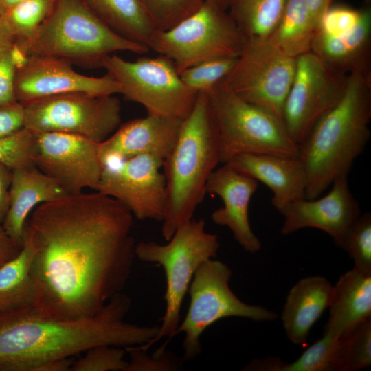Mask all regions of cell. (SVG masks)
Instances as JSON below:
<instances>
[{
	"label": "cell",
	"instance_id": "1",
	"mask_svg": "<svg viewBox=\"0 0 371 371\" xmlns=\"http://www.w3.org/2000/svg\"><path fill=\"white\" fill-rule=\"evenodd\" d=\"M133 216L98 191L67 194L32 212L23 242L32 249L37 315L92 317L122 292L135 258Z\"/></svg>",
	"mask_w": 371,
	"mask_h": 371
},
{
	"label": "cell",
	"instance_id": "2",
	"mask_svg": "<svg viewBox=\"0 0 371 371\" xmlns=\"http://www.w3.org/2000/svg\"><path fill=\"white\" fill-rule=\"evenodd\" d=\"M131 300L120 292L92 317L57 319L37 314L0 317V371H38L55 360L73 358L99 345H146L159 326L124 321Z\"/></svg>",
	"mask_w": 371,
	"mask_h": 371
},
{
	"label": "cell",
	"instance_id": "3",
	"mask_svg": "<svg viewBox=\"0 0 371 371\" xmlns=\"http://www.w3.org/2000/svg\"><path fill=\"white\" fill-rule=\"evenodd\" d=\"M371 75L350 74L340 102L299 145L306 173V199H314L348 175L370 137Z\"/></svg>",
	"mask_w": 371,
	"mask_h": 371
},
{
	"label": "cell",
	"instance_id": "4",
	"mask_svg": "<svg viewBox=\"0 0 371 371\" xmlns=\"http://www.w3.org/2000/svg\"><path fill=\"white\" fill-rule=\"evenodd\" d=\"M220 163L218 127L209 96L201 92L183 120L176 143L163 164L166 203L161 235L166 241L181 224L193 218L206 194L207 181Z\"/></svg>",
	"mask_w": 371,
	"mask_h": 371
},
{
	"label": "cell",
	"instance_id": "5",
	"mask_svg": "<svg viewBox=\"0 0 371 371\" xmlns=\"http://www.w3.org/2000/svg\"><path fill=\"white\" fill-rule=\"evenodd\" d=\"M16 43L27 56L54 57L91 67H100L104 58L117 52L150 51L115 32L83 0H56L32 38Z\"/></svg>",
	"mask_w": 371,
	"mask_h": 371
},
{
	"label": "cell",
	"instance_id": "6",
	"mask_svg": "<svg viewBox=\"0 0 371 371\" xmlns=\"http://www.w3.org/2000/svg\"><path fill=\"white\" fill-rule=\"evenodd\" d=\"M166 244L155 241L140 242L135 245V257L139 260L156 263L164 269L166 289L164 295L166 310L161 325L155 339L146 346L148 348L164 337L166 346L175 337L180 324L182 303L193 276L205 261L215 258L220 247L217 235L205 231L203 219L190 220L181 224Z\"/></svg>",
	"mask_w": 371,
	"mask_h": 371
},
{
	"label": "cell",
	"instance_id": "7",
	"mask_svg": "<svg viewBox=\"0 0 371 371\" xmlns=\"http://www.w3.org/2000/svg\"><path fill=\"white\" fill-rule=\"evenodd\" d=\"M207 95L219 133L221 164L243 153L298 157L299 146L279 118L240 98L222 81Z\"/></svg>",
	"mask_w": 371,
	"mask_h": 371
},
{
	"label": "cell",
	"instance_id": "8",
	"mask_svg": "<svg viewBox=\"0 0 371 371\" xmlns=\"http://www.w3.org/2000/svg\"><path fill=\"white\" fill-rule=\"evenodd\" d=\"M246 39L225 8L216 0H205L174 27L157 31L149 49L169 58L180 74L204 60L238 57Z\"/></svg>",
	"mask_w": 371,
	"mask_h": 371
},
{
	"label": "cell",
	"instance_id": "9",
	"mask_svg": "<svg viewBox=\"0 0 371 371\" xmlns=\"http://www.w3.org/2000/svg\"><path fill=\"white\" fill-rule=\"evenodd\" d=\"M232 275V269L215 258L203 262L195 272L188 291V312L175 333V336L184 333L183 357L186 361L201 352V336L220 319L237 317L264 322L277 318L272 311L241 301L229 287Z\"/></svg>",
	"mask_w": 371,
	"mask_h": 371
},
{
	"label": "cell",
	"instance_id": "10",
	"mask_svg": "<svg viewBox=\"0 0 371 371\" xmlns=\"http://www.w3.org/2000/svg\"><path fill=\"white\" fill-rule=\"evenodd\" d=\"M100 67L119 84L121 94L142 105L148 114L184 120L194 105L198 93L186 86L165 56L129 61L112 54L102 60Z\"/></svg>",
	"mask_w": 371,
	"mask_h": 371
},
{
	"label": "cell",
	"instance_id": "11",
	"mask_svg": "<svg viewBox=\"0 0 371 371\" xmlns=\"http://www.w3.org/2000/svg\"><path fill=\"white\" fill-rule=\"evenodd\" d=\"M295 66L296 58L284 54L267 38H247L235 65L222 82L240 98L283 122Z\"/></svg>",
	"mask_w": 371,
	"mask_h": 371
},
{
	"label": "cell",
	"instance_id": "12",
	"mask_svg": "<svg viewBox=\"0 0 371 371\" xmlns=\"http://www.w3.org/2000/svg\"><path fill=\"white\" fill-rule=\"evenodd\" d=\"M23 104L24 128L34 133H70L100 143L118 128L121 121L120 102L114 95L65 93Z\"/></svg>",
	"mask_w": 371,
	"mask_h": 371
},
{
	"label": "cell",
	"instance_id": "13",
	"mask_svg": "<svg viewBox=\"0 0 371 371\" xmlns=\"http://www.w3.org/2000/svg\"><path fill=\"white\" fill-rule=\"evenodd\" d=\"M347 79V75L329 67L311 51L296 58L283 122L298 146L317 122L340 102Z\"/></svg>",
	"mask_w": 371,
	"mask_h": 371
},
{
	"label": "cell",
	"instance_id": "14",
	"mask_svg": "<svg viewBox=\"0 0 371 371\" xmlns=\"http://www.w3.org/2000/svg\"><path fill=\"white\" fill-rule=\"evenodd\" d=\"M164 160L139 155L103 167L95 189L127 207L139 220L162 221L166 203Z\"/></svg>",
	"mask_w": 371,
	"mask_h": 371
},
{
	"label": "cell",
	"instance_id": "15",
	"mask_svg": "<svg viewBox=\"0 0 371 371\" xmlns=\"http://www.w3.org/2000/svg\"><path fill=\"white\" fill-rule=\"evenodd\" d=\"M32 159L36 168L68 194L95 190L103 170L98 143L70 133H35Z\"/></svg>",
	"mask_w": 371,
	"mask_h": 371
},
{
	"label": "cell",
	"instance_id": "16",
	"mask_svg": "<svg viewBox=\"0 0 371 371\" xmlns=\"http://www.w3.org/2000/svg\"><path fill=\"white\" fill-rule=\"evenodd\" d=\"M71 93L104 96L120 93L121 89L108 74L101 77L85 76L76 71L71 63L54 57L30 56L17 69L15 95L23 104Z\"/></svg>",
	"mask_w": 371,
	"mask_h": 371
},
{
	"label": "cell",
	"instance_id": "17",
	"mask_svg": "<svg viewBox=\"0 0 371 371\" xmlns=\"http://www.w3.org/2000/svg\"><path fill=\"white\" fill-rule=\"evenodd\" d=\"M348 177L335 179L330 191L322 197L295 200L279 210L284 217L281 233L288 235L301 229L315 228L327 233L337 245L361 214L359 204L350 190Z\"/></svg>",
	"mask_w": 371,
	"mask_h": 371
},
{
	"label": "cell",
	"instance_id": "18",
	"mask_svg": "<svg viewBox=\"0 0 371 371\" xmlns=\"http://www.w3.org/2000/svg\"><path fill=\"white\" fill-rule=\"evenodd\" d=\"M183 120L147 114L119 126L105 140L98 143L102 166L139 155L165 160L177 139Z\"/></svg>",
	"mask_w": 371,
	"mask_h": 371
},
{
	"label": "cell",
	"instance_id": "19",
	"mask_svg": "<svg viewBox=\"0 0 371 371\" xmlns=\"http://www.w3.org/2000/svg\"><path fill=\"white\" fill-rule=\"evenodd\" d=\"M258 186L255 179L225 163L212 172L205 187L206 193L218 196L223 204L212 213V221L229 229L238 243L251 254L262 246L249 219L250 200Z\"/></svg>",
	"mask_w": 371,
	"mask_h": 371
},
{
	"label": "cell",
	"instance_id": "20",
	"mask_svg": "<svg viewBox=\"0 0 371 371\" xmlns=\"http://www.w3.org/2000/svg\"><path fill=\"white\" fill-rule=\"evenodd\" d=\"M227 164L265 184L272 192L271 203L278 210L306 198V173L298 157L268 153H243Z\"/></svg>",
	"mask_w": 371,
	"mask_h": 371
},
{
	"label": "cell",
	"instance_id": "21",
	"mask_svg": "<svg viewBox=\"0 0 371 371\" xmlns=\"http://www.w3.org/2000/svg\"><path fill=\"white\" fill-rule=\"evenodd\" d=\"M357 24L346 33L332 35L317 29L311 52L333 69L349 75H371V0L359 8Z\"/></svg>",
	"mask_w": 371,
	"mask_h": 371
},
{
	"label": "cell",
	"instance_id": "22",
	"mask_svg": "<svg viewBox=\"0 0 371 371\" xmlns=\"http://www.w3.org/2000/svg\"><path fill=\"white\" fill-rule=\"evenodd\" d=\"M68 194L54 179L32 169L12 170L9 207L1 225L7 235L23 245L26 221L39 205Z\"/></svg>",
	"mask_w": 371,
	"mask_h": 371
},
{
	"label": "cell",
	"instance_id": "23",
	"mask_svg": "<svg viewBox=\"0 0 371 371\" xmlns=\"http://www.w3.org/2000/svg\"><path fill=\"white\" fill-rule=\"evenodd\" d=\"M333 291V286L322 276L302 278L291 289L281 315L291 342H306L311 328L329 307Z\"/></svg>",
	"mask_w": 371,
	"mask_h": 371
},
{
	"label": "cell",
	"instance_id": "24",
	"mask_svg": "<svg viewBox=\"0 0 371 371\" xmlns=\"http://www.w3.org/2000/svg\"><path fill=\"white\" fill-rule=\"evenodd\" d=\"M330 314L324 333L340 337L371 317V273L355 268L341 274L333 286Z\"/></svg>",
	"mask_w": 371,
	"mask_h": 371
},
{
	"label": "cell",
	"instance_id": "25",
	"mask_svg": "<svg viewBox=\"0 0 371 371\" xmlns=\"http://www.w3.org/2000/svg\"><path fill=\"white\" fill-rule=\"evenodd\" d=\"M83 1L117 34L149 48L157 30L143 0Z\"/></svg>",
	"mask_w": 371,
	"mask_h": 371
},
{
	"label": "cell",
	"instance_id": "26",
	"mask_svg": "<svg viewBox=\"0 0 371 371\" xmlns=\"http://www.w3.org/2000/svg\"><path fill=\"white\" fill-rule=\"evenodd\" d=\"M31 259L32 249L23 241L18 255L0 267V317L36 314Z\"/></svg>",
	"mask_w": 371,
	"mask_h": 371
},
{
	"label": "cell",
	"instance_id": "27",
	"mask_svg": "<svg viewBox=\"0 0 371 371\" xmlns=\"http://www.w3.org/2000/svg\"><path fill=\"white\" fill-rule=\"evenodd\" d=\"M317 29L305 0H286L267 38L284 54L296 58L311 51Z\"/></svg>",
	"mask_w": 371,
	"mask_h": 371
},
{
	"label": "cell",
	"instance_id": "28",
	"mask_svg": "<svg viewBox=\"0 0 371 371\" xmlns=\"http://www.w3.org/2000/svg\"><path fill=\"white\" fill-rule=\"evenodd\" d=\"M340 337L323 334L294 361L285 363L277 357L254 359L245 367L252 371H339Z\"/></svg>",
	"mask_w": 371,
	"mask_h": 371
},
{
	"label": "cell",
	"instance_id": "29",
	"mask_svg": "<svg viewBox=\"0 0 371 371\" xmlns=\"http://www.w3.org/2000/svg\"><path fill=\"white\" fill-rule=\"evenodd\" d=\"M286 0H227V10L246 38H267Z\"/></svg>",
	"mask_w": 371,
	"mask_h": 371
},
{
	"label": "cell",
	"instance_id": "30",
	"mask_svg": "<svg viewBox=\"0 0 371 371\" xmlns=\"http://www.w3.org/2000/svg\"><path fill=\"white\" fill-rule=\"evenodd\" d=\"M56 0H23L2 12L8 27L22 43L34 34L52 10Z\"/></svg>",
	"mask_w": 371,
	"mask_h": 371
},
{
	"label": "cell",
	"instance_id": "31",
	"mask_svg": "<svg viewBox=\"0 0 371 371\" xmlns=\"http://www.w3.org/2000/svg\"><path fill=\"white\" fill-rule=\"evenodd\" d=\"M371 365V317L340 337L339 371H359Z\"/></svg>",
	"mask_w": 371,
	"mask_h": 371
},
{
	"label": "cell",
	"instance_id": "32",
	"mask_svg": "<svg viewBox=\"0 0 371 371\" xmlns=\"http://www.w3.org/2000/svg\"><path fill=\"white\" fill-rule=\"evenodd\" d=\"M337 246L345 250L353 260V268L371 273V214H361Z\"/></svg>",
	"mask_w": 371,
	"mask_h": 371
},
{
	"label": "cell",
	"instance_id": "33",
	"mask_svg": "<svg viewBox=\"0 0 371 371\" xmlns=\"http://www.w3.org/2000/svg\"><path fill=\"white\" fill-rule=\"evenodd\" d=\"M236 60L237 57H221L204 60L182 71L180 77L192 91L207 93L227 76Z\"/></svg>",
	"mask_w": 371,
	"mask_h": 371
},
{
	"label": "cell",
	"instance_id": "34",
	"mask_svg": "<svg viewBox=\"0 0 371 371\" xmlns=\"http://www.w3.org/2000/svg\"><path fill=\"white\" fill-rule=\"evenodd\" d=\"M157 31H165L196 12L205 0H143Z\"/></svg>",
	"mask_w": 371,
	"mask_h": 371
},
{
	"label": "cell",
	"instance_id": "35",
	"mask_svg": "<svg viewBox=\"0 0 371 371\" xmlns=\"http://www.w3.org/2000/svg\"><path fill=\"white\" fill-rule=\"evenodd\" d=\"M35 133L26 128L0 138V163L11 169L36 168L32 159Z\"/></svg>",
	"mask_w": 371,
	"mask_h": 371
},
{
	"label": "cell",
	"instance_id": "36",
	"mask_svg": "<svg viewBox=\"0 0 371 371\" xmlns=\"http://www.w3.org/2000/svg\"><path fill=\"white\" fill-rule=\"evenodd\" d=\"M76 360L70 371H126L128 361L123 347L99 345L92 347Z\"/></svg>",
	"mask_w": 371,
	"mask_h": 371
},
{
	"label": "cell",
	"instance_id": "37",
	"mask_svg": "<svg viewBox=\"0 0 371 371\" xmlns=\"http://www.w3.org/2000/svg\"><path fill=\"white\" fill-rule=\"evenodd\" d=\"M124 348L129 356L126 371H177L181 370L186 361L164 346L152 355L138 345Z\"/></svg>",
	"mask_w": 371,
	"mask_h": 371
},
{
	"label": "cell",
	"instance_id": "38",
	"mask_svg": "<svg viewBox=\"0 0 371 371\" xmlns=\"http://www.w3.org/2000/svg\"><path fill=\"white\" fill-rule=\"evenodd\" d=\"M359 16V8L331 5L322 17L317 30L332 35L341 34L357 24Z\"/></svg>",
	"mask_w": 371,
	"mask_h": 371
},
{
	"label": "cell",
	"instance_id": "39",
	"mask_svg": "<svg viewBox=\"0 0 371 371\" xmlns=\"http://www.w3.org/2000/svg\"><path fill=\"white\" fill-rule=\"evenodd\" d=\"M12 45L0 49V106L17 101L15 95L17 69L11 56Z\"/></svg>",
	"mask_w": 371,
	"mask_h": 371
},
{
	"label": "cell",
	"instance_id": "40",
	"mask_svg": "<svg viewBox=\"0 0 371 371\" xmlns=\"http://www.w3.org/2000/svg\"><path fill=\"white\" fill-rule=\"evenodd\" d=\"M25 106L19 101L0 106V138L24 128Z\"/></svg>",
	"mask_w": 371,
	"mask_h": 371
},
{
	"label": "cell",
	"instance_id": "41",
	"mask_svg": "<svg viewBox=\"0 0 371 371\" xmlns=\"http://www.w3.org/2000/svg\"><path fill=\"white\" fill-rule=\"evenodd\" d=\"M12 169L0 163V226L9 207L10 186Z\"/></svg>",
	"mask_w": 371,
	"mask_h": 371
},
{
	"label": "cell",
	"instance_id": "42",
	"mask_svg": "<svg viewBox=\"0 0 371 371\" xmlns=\"http://www.w3.org/2000/svg\"><path fill=\"white\" fill-rule=\"evenodd\" d=\"M22 246L9 237L0 226V267L16 257Z\"/></svg>",
	"mask_w": 371,
	"mask_h": 371
},
{
	"label": "cell",
	"instance_id": "43",
	"mask_svg": "<svg viewBox=\"0 0 371 371\" xmlns=\"http://www.w3.org/2000/svg\"><path fill=\"white\" fill-rule=\"evenodd\" d=\"M311 16L317 27L326 10L335 0H305Z\"/></svg>",
	"mask_w": 371,
	"mask_h": 371
},
{
	"label": "cell",
	"instance_id": "44",
	"mask_svg": "<svg viewBox=\"0 0 371 371\" xmlns=\"http://www.w3.org/2000/svg\"><path fill=\"white\" fill-rule=\"evenodd\" d=\"M2 12H0V49L16 43L15 37L4 21Z\"/></svg>",
	"mask_w": 371,
	"mask_h": 371
},
{
	"label": "cell",
	"instance_id": "45",
	"mask_svg": "<svg viewBox=\"0 0 371 371\" xmlns=\"http://www.w3.org/2000/svg\"><path fill=\"white\" fill-rule=\"evenodd\" d=\"M23 0H0V8L3 12Z\"/></svg>",
	"mask_w": 371,
	"mask_h": 371
},
{
	"label": "cell",
	"instance_id": "46",
	"mask_svg": "<svg viewBox=\"0 0 371 371\" xmlns=\"http://www.w3.org/2000/svg\"><path fill=\"white\" fill-rule=\"evenodd\" d=\"M216 1L227 9V0H216Z\"/></svg>",
	"mask_w": 371,
	"mask_h": 371
},
{
	"label": "cell",
	"instance_id": "47",
	"mask_svg": "<svg viewBox=\"0 0 371 371\" xmlns=\"http://www.w3.org/2000/svg\"><path fill=\"white\" fill-rule=\"evenodd\" d=\"M3 11L1 10V9L0 8V12H2Z\"/></svg>",
	"mask_w": 371,
	"mask_h": 371
}]
</instances>
